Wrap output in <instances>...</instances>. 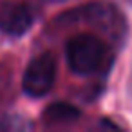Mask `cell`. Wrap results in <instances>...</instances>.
<instances>
[{"label":"cell","mask_w":132,"mask_h":132,"mask_svg":"<svg viewBox=\"0 0 132 132\" xmlns=\"http://www.w3.org/2000/svg\"><path fill=\"white\" fill-rule=\"evenodd\" d=\"M65 58L74 74L89 76L105 62V44L94 35H78L65 45Z\"/></svg>","instance_id":"cell-1"},{"label":"cell","mask_w":132,"mask_h":132,"mask_svg":"<svg viewBox=\"0 0 132 132\" xmlns=\"http://www.w3.org/2000/svg\"><path fill=\"white\" fill-rule=\"evenodd\" d=\"M56 78V62L51 53H44L36 56L26 69L22 87L24 90L33 96V98H42L45 96Z\"/></svg>","instance_id":"cell-2"},{"label":"cell","mask_w":132,"mask_h":132,"mask_svg":"<svg viewBox=\"0 0 132 132\" xmlns=\"http://www.w3.org/2000/svg\"><path fill=\"white\" fill-rule=\"evenodd\" d=\"M33 24V13L26 6H9L0 11V27L9 35H24Z\"/></svg>","instance_id":"cell-3"},{"label":"cell","mask_w":132,"mask_h":132,"mask_svg":"<svg viewBox=\"0 0 132 132\" xmlns=\"http://www.w3.org/2000/svg\"><path fill=\"white\" fill-rule=\"evenodd\" d=\"M80 118V110L65 101H56L49 105L44 112V119L49 123H71Z\"/></svg>","instance_id":"cell-4"}]
</instances>
